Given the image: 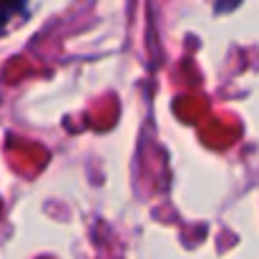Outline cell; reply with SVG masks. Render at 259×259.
<instances>
[{
    "label": "cell",
    "instance_id": "6da1fadb",
    "mask_svg": "<svg viewBox=\"0 0 259 259\" xmlns=\"http://www.w3.org/2000/svg\"><path fill=\"white\" fill-rule=\"evenodd\" d=\"M23 5H25V0H0V28H3L15 13H20Z\"/></svg>",
    "mask_w": 259,
    "mask_h": 259
}]
</instances>
